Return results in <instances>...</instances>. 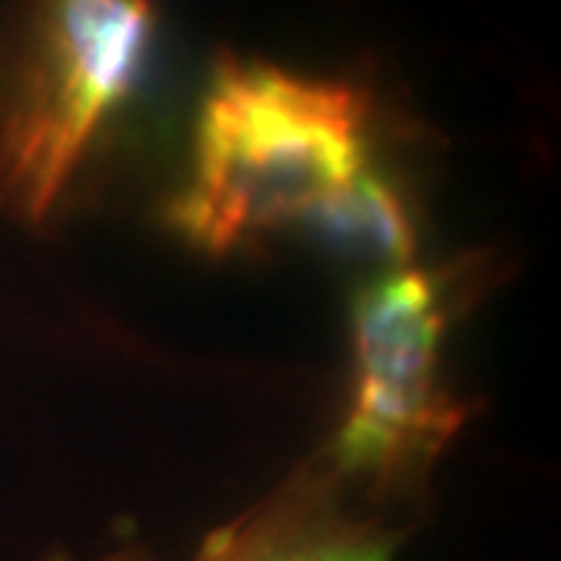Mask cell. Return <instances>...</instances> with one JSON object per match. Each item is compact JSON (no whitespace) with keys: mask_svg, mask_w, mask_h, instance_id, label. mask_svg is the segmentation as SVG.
Instances as JSON below:
<instances>
[{"mask_svg":"<svg viewBox=\"0 0 561 561\" xmlns=\"http://www.w3.org/2000/svg\"><path fill=\"white\" fill-rule=\"evenodd\" d=\"M450 314L447 276L411 265L380 273L351 305L354 388L320 458L369 500L419 489L468 421L442 375Z\"/></svg>","mask_w":561,"mask_h":561,"instance_id":"3957f363","label":"cell"},{"mask_svg":"<svg viewBox=\"0 0 561 561\" xmlns=\"http://www.w3.org/2000/svg\"><path fill=\"white\" fill-rule=\"evenodd\" d=\"M403 533L348 504V486L320 458L307 460L255 507L210 530L191 561H392ZM42 561H87L50 551ZM94 561H146L117 549Z\"/></svg>","mask_w":561,"mask_h":561,"instance_id":"277c9868","label":"cell"},{"mask_svg":"<svg viewBox=\"0 0 561 561\" xmlns=\"http://www.w3.org/2000/svg\"><path fill=\"white\" fill-rule=\"evenodd\" d=\"M136 0H47L26 9L0 62V214L53 221L130 100L153 37Z\"/></svg>","mask_w":561,"mask_h":561,"instance_id":"7a4b0ae2","label":"cell"},{"mask_svg":"<svg viewBox=\"0 0 561 561\" xmlns=\"http://www.w3.org/2000/svg\"><path fill=\"white\" fill-rule=\"evenodd\" d=\"M369 96L224 55L201 100L191 172L167 221L208 255H227L307 221L369 170Z\"/></svg>","mask_w":561,"mask_h":561,"instance_id":"6da1fadb","label":"cell"},{"mask_svg":"<svg viewBox=\"0 0 561 561\" xmlns=\"http://www.w3.org/2000/svg\"><path fill=\"white\" fill-rule=\"evenodd\" d=\"M318 240L348 261L380 273L409 268L416 255V221L396 182L369 167L307 221Z\"/></svg>","mask_w":561,"mask_h":561,"instance_id":"5b68a950","label":"cell"}]
</instances>
